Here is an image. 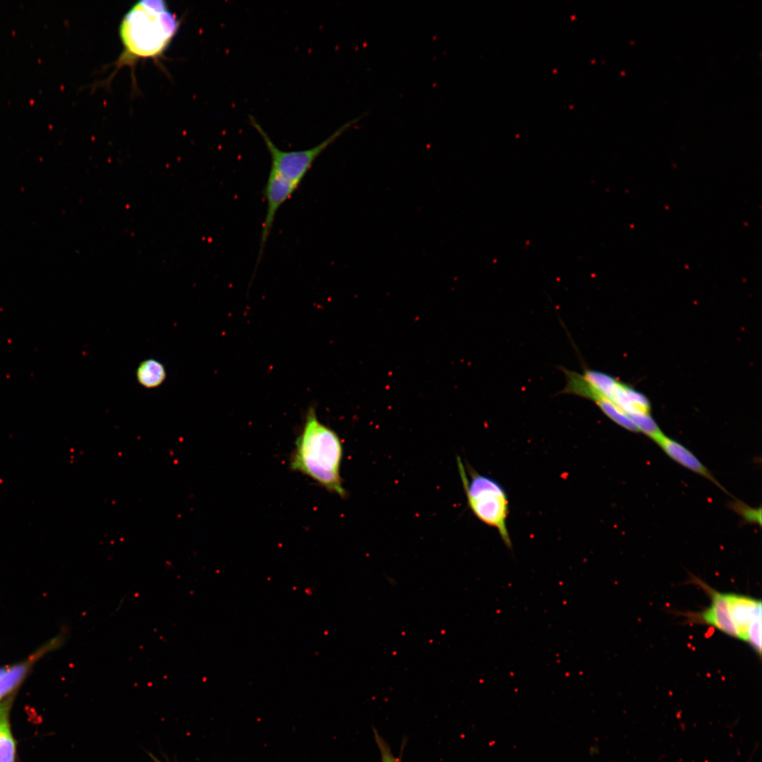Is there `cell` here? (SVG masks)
<instances>
[{
	"mask_svg": "<svg viewBox=\"0 0 762 762\" xmlns=\"http://www.w3.org/2000/svg\"><path fill=\"white\" fill-rule=\"evenodd\" d=\"M298 188L294 183L270 171L263 191L267 203V210L262 225L260 249L256 267L261 261L277 211L292 196Z\"/></svg>",
	"mask_w": 762,
	"mask_h": 762,
	"instance_id": "7",
	"label": "cell"
},
{
	"mask_svg": "<svg viewBox=\"0 0 762 762\" xmlns=\"http://www.w3.org/2000/svg\"><path fill=\"white\" fill-rule=\"evenodd\" d=\"M697 581L709 594L711 603L708 608L693 617L732 637L739 639V632L732 617L727 593L716 591L699 580Z\"/></svg>",
	"mask_w": 762,
	"mask_h": 762,
	"instance_id": "8",
	"label": "cell"
},
{
	"mask_svg": "<svg viewBox=\"0 0 762 762\" xmlns=\"http://www.w3.org/2000/svg\"><path fill=\"white\" fill-rule=\"evenodd\" d=\"M359 119L349 121L317 145L301 150L286 151L279 149L272 140L256 119L249 115L250 124L256 130L265 143L270 156V171H272L299 187L303 179L316 159L343 133Z\"/></svg>",
	"mask_w": 762,
	"mask_h": 762,
	"instance_id": "5",
	"label": "cell"
},
{
	"mask_svg": "<svg viewBox=\"0 0 762 762\" xmlns=\"http://www.w3.org/2000/svg\"><path fill=\"white\" fill-rule=\"evenodd\" d=\"M374 736L376 744L380 750L381 762H402L399 757L392 753L389 744L375 730H374Z\"/></svg>",
	"mask_w": 762,
	"mask_h": 762,
	"instance_id": "14",
	"label": "cell"
},
{
	"mask_svg": "<svg viewBox=\"0 0 762 762\" xmlns=\"http://www.w3.org/2000/svg\"><path fill=\"white\" fill-rule=\"evenodd\" d=\"M5 669H6V667H0V677L3 674V672H4Z\"/></svg>",
	"mask_w": 762,
	"mask_h": 762,
	"instance_id": "15",
	"label": "cell"
},
{
	"mask_svg": "<svg viewBox=\"0 0 762 762\" xmlns=\"http://www.w3.org/2000/svg\"><path fill=\"white\" fill-rule=\"evenodd\" d=\"M180 22L162 0L135 3L123 16L119 36L123 47L116 64L162 56L175 37Z\"/></svg>",
	"mask_w": 762,
	"mask_h": 762,
	"instance_id": "1",
	"label": "cell"
},
{
	"mask_svg": "<svg viewBox=\"0 0 762 762\" xmlns=\"http://www.w3.org/2000/svg\"><path fill=\"white\" fill-rule=\"evenodd\" d=\"M63 641L62 636L50 640L35 651L27 659L9 667H6L0 677V700L10 694L23 681L36 662L44 655L58 648Z\"/></svg>",
	"mask_w": 762,
	"mask_h": 762,
	"instance_id": "9",
	"label": "cell"
},
{
	"mask_svg": "<svg viewBox=\"0 0 762 762\" xmlns=\"http://www.w3.org/2000/svg\"><path fill=\"white\" fill-rule=\"evenodd\" d=\"M653 441L672 460L686 468L707 478L724 492L726 490L714 478L709 470L685 446L660 433Z\"/></svg>",
	"mask_w": 762,
	"mask_h": 762,
	"instance_id": "10",
	"label": "cell"
},
{
	"mask_svg": "<svg viewBox=\"0 0 762 762\" xmlns=\"http://www.w3.org/2000/svg\"><path fill=\"white\" fill-rule=\"evenodd\" d=\"M167 373L164 365L154 358L142 361L137 370L138 382L144 387L150 389L161 385L166 379Z\"/></svg>",
	"mask_w": 762,
	"mask_h": 762,
	"instance_id": "12",
	"label": "cell"
},
{
	"mask_svg": "<svg viewBox=\"0 0 762 762\" xmlns=\"http://www.w3.org/2000/svg\"><path fill=\"white\" fill-rule=\"evenodd\" d=\"M562 370L566 377V385L561 393L581 397L595 404L607 402L631 421L638 415L650 413L645 397L611 375L587 368H583L582 373L566 368Z\"/></svg>",
	"mask_w": 762,
	"mask_h": 762,
	"instance_id": "3",
	"label": "cell"
},
{
	"mask_svg": "<svg viewBox=\"0 0 762 762\" xmlns=\"http://www.w3.org/2000/svg\"><path fill=\"white\" fill-rule=\"evenodd\" d=\"M13 701L10 695L0 702V762H14L16 747L8 720Z\"/></svg>",
	"mask_w": 762,
	"mask_h": 762,
	"instance_id": "11",
	"label": "cell"
},
{
	"mask_svg": "<svg viewBox=\"0 0 762 762\" xmlns=\"http://www.w3.org/2000/svg\"><path fill=\"white\" fill-rule=\"evenodd\" d=\"M457 465L470 509L479 520L496 528L505 545L511 549L507 526L509 500L504 489L497 480L471 468L468 478L459 457Z\"/></svg>",
	"mask_w": 762,
	"mask_h": 762,
	"instance_id": "4",
	"label": "cell"
},
{
	"mask_svg": "<svg viewBox=\"0 0 762 762\" xmlns=\"http://www.w3.org/2000/svg\"><path fill=\"white\" fill-rule=\"evenodd\" d=\"M727 597L733 622L739 632V639L749 643L761 656V600L736 593H727Z\"/></svg>",
	"mask_w": 762,
	"mask_h": 762,
	"instance_id": "6",
	"label": "cell"
},
{
	"mask_svg": "<svg viewBox=\"0 0 762 762\" xmlns=\"http://www.w3.org/2000/svg\"><path fill=\"white\" fill-rule=\"evenodd\" d=\"M733 509L738 513L743 519L748 523L761 524V509L750 507L742 502L737 501L732 503Z\"/></svg>",
	"mask_w": 762,
	"mask_h": 762,
	"instance_id": "13",
	"label": "cell"
},
{
	"mask_svg": "<svg viewBox=\"0 0 762 762\" xmlns=\"http://www.w3.org/2000/svg\"><path fill=\"white\" fill-rule=\"evenodd\" d=\"M342 443L338 435L321 423L313 407L305 416L289 459L290 468L315 481L327 491L345 497L340 468Z\"/></svg>",
	"mask_w": 762,
	"mask_h": 762,
	"instance_id": "2",
	"label": "cell"
}]
</instances>
